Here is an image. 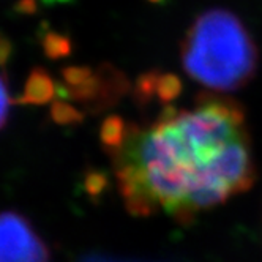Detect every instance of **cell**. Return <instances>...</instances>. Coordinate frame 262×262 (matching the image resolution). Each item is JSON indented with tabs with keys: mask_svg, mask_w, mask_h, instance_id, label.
Segmentation results:
<instances>
[{
	"mask_svg": "<svg viewBox=\"0 0 262 262\" xmlns=\"http://www.w3.org/2000/svg\"><path fill=\"white\" fill-rule=\"evenodd\" d=\"M112 161L126 209L139 216L190 221L254 180L242 106L209 93L198 97L193 111L164 107L147 129L129 125Z\"/></svg>",
	"mask_w": 262,
	"mask_h": 262,
	"instance_id": "1",
	"label": "cell"
},
{
	"mask_svg": "<svg viewBox=\"0 0 262 262\" xmlns=\"http://www.w3.org/2000/svg\"><path fill=\"white\" fill-rule=\"evenodd\" d=\"M182 65L188 76L216 92L247 85L256 74L257 49L238 17L228 10L199 14L182 41Z\"/></svg>",
	"mask_w": 262,
	"mask_h": 262,
	"instance_id": "2",
	"label": "cell"
},
{
	"mask_svg": "<svg viewBox=\"0 0 262 262\" xmlns=\"http://www.w3.org/2000/svg\"><path fill=\"white\" fill-rule=\"evenodd\" d=\"M0 262H48V250L27 220L16 212H5L0 226Z\"/></svg>",
	"mask_w": 262,
	"mask_h": 262,
	"instance_id": "3",
	"label": "cell"
},
{
	"mask_svg": "<svg viewBox=\"0 0 262 262\" xmlns=\"http://www.w3.org/2000/svg\"><path fill=\"white\" fill-rule=\"evenodd\" d=\"M55 92H57V87H55L51 74L41 68L36 67L30 71L29 78L26 81L24 85V92L23 95L17 98V103L21 104H46L49 103Z\"/></svg>",
	"mask_w": 262,
	"mask_h": 262,
	"instance_id": "4",
	"label": "cell"
},
{
	"mask_svg": "<svg viewBox=\"0 0 262 262\" xmlns=\"http://www.w3.org/2000/svg\"><path fill=\"white\" fill-rule=\"evenodd\" d=\"M128 133V126L119 116H109L103 120L101 129H100V139L104 147V150L111 155L117 152L123 145Z\"/></svg>",
	"mask_w": 262,
	"mask_h": 262,
	"instance_id": "5",
	"label": "cell"
},
{
	"mask_svg": "<svg viewBox=\"0 0 262 262\" xmlns=\"http://www.w3.org/2000/svg\"><path fill=\"white\" fill-rule=\"evenodd\" d=\"M43 51L45 55L51 60H60L71 52V41L68 36L57 33V32H48L43 36Z\"/></svg>",
	"mask_w": 262,
	"mask_h": 262,
	"instance_id": "6",
	"label": "cell"
},
{
	"mask_svg": "<svg viewBox=\"0 0 262 262\" xmlns=\"http://www.w3.org/2000/svg\"><path fill=\"white\" fill-rule=\"evenodd\" d=\"M182 93V81L172 73H160L157 81V98L161 103H171Z\"/></svg>",
	"mask_w": 262,
	"mask_h": 262,
	"instance_id": "7",
	"label": "cell"
},
{
	"mask_svg": "<svg viewBox=\"0 0 262 262\" xmlns=\"http://www.w3.org/2000/svg\"><path fill=\"white\" fill-rule=\"evenodd\" d=\"M51 119L59 125H78L82 122L84 114L71 104L62 100H55L51 106Z\"/></svg>",
	"mask_w": 262,
	"mask_h": 262,
	"instance_id": "8",
	"label": "cell"
},
{
	"mask_svg": "<svg viewBox=\"0 0 262 262\" xmlns=\"http://www.w3.org/2000/svg\"><path fill=\"white\" fill-rule=\"evenodd\" d=\"M160 73L150 71L144 73L138 78L135 85V100L139 104H145L150 101L154 97H157V81H158Z\"/></svg>",
	"mask_w": 262,
	"mask_h": 262,
	"instance_id": "9",
	"label": "cell"
},
{
	"mask_svg": "<svg viewBox=\"0 0 262 262\" xmlns=\"http://www.w3.org/2000/svg\"><path fill=\"white\" fill-rule=\"evenodd\" d=\"M93 76V71L87 67H67L62 70V79L65 89H76L85 84Z\"/></svg>",
	"mask_w": 262,
	"mask_h": 262,
	"instance_id": "10",
	"label": "cell"
},
{
	"mask_svg": "<svg viewBox=\"0 0 262 262\" xmlns=\"http://www.w3.org/2000/svg\"><path fill=\"white\" fill-rule=\"evenodd\" d=\"M0 90H2V95H0V125H2V128H5L7 123H8V117H10V106L14 103L11 100L10 92H8L7 73L2 74V84H0Z\"/></svg>",
	"mask_w": 262,
	"mask_h": 262,
	"instance_id": "11",
	"label": "cell"
},
{
	"mask_svg": "<svg viewBox=\"0 0 262 262\" xmlns=\"http://www.w3.org/2000/svg\"><path fill=\"white\" fill-rule=\"evenodd\" d=\"M104 185H106V177H104L101 172L92 171V172L87 176V188H89L92 193L100 191Z\"/></svg>",
	"mask_w": 262,
	"mask_h": 262,
	"instance_id": "12",
	"label": "cell"
},
{
	"mask_svg": "<svg viewBox=\"0 0 262 262\" xmlns=\"http://www.w3.org/2000/svg\"><path fill=\"white\" fill-rule=\"evenodd\" d=\"M16 10L21 13H35L36 11V0H19L16 5Z\"/></svg>",
	"mask_w": 262,
	"mask_h": 262,
	"instance_id": "13",
	"label": "cell"
},
{
	"mask_svg": "<svg viewBox=\"0 0 262 262\" xmlns=\"http://www.w3.org/2000/svg\"><path fill=\"white\" fill-rule=\"evenodd\" d=\"M10 52H11V43H10V40L7 38V36H2V51H0V60H2L4 65L8 60Z\"/></svg>",
	"mask_w": 262,
	"mask_h": 262,
	"instance_id": "14",
	"label": "cell"
},
{
	"mask_svg": "<svg viewBox=\"0 0 262 262\" xmlns=\"http://www.w3.org/2000/svg\"><path fill=\"white\" fill-rule=\"evenodd\" d=\"M46 4H54V2H63V0H45Z\"/></svg>",
	"mask_w": 262,
	"mask_h": 262,
	"instance_id": "15",
	"label": "cell"
},
{
	"mask_svg": "<svg viewBox=\"0 0 262 262\" xmlns=\"http://www.w3.org/2000/svg\"><path fill=\"white\" fill-rule=\"evenodd\" d=\"M148 2H152V4H160V2H163V0H148Z\"/></svg>",
	"mask_w": 262,
	"mask_h": 262,
	"instance_id": "16",
	"label": "cell"
}]
</instances>
